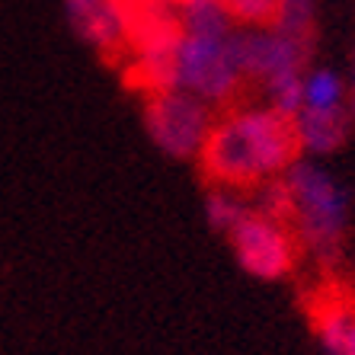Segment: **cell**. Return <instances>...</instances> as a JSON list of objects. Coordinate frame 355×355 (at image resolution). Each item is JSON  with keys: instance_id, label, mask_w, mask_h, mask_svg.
Returning a JSON list of instances; mask_svg holds the SVG:
<instances>
[{"instance_id": "cell-5", "label": "cell", "mask_w": 355, "mask_h": 355, "mask_svg": "<svg viewBox=\"0 0 355 355\" xmlns=\"http://www.w3.org/2000/svg\"><path fill=\"white\" fill-rule=\"evenodd\" d=\"M227 240H231L234 257L243 266V272H250L253 279L263 282L285 279L297 263L295 234H291L288 221H279V218L250 211L227 234Z\"/></svg>"}, {"instance_id": "cell-10", "label": "cell", "mask_w": 355, "mask_h": 355, "mask_svg": "<svg viewBox=\"0 0 355 355\" xmlns=\"http://www.w3.org/2000/svg\"><path fill=\"white\" fill-rule=\"evenodd\" d=\"M180 26L182 33H198V35H231L240 26L227 13L221 0H180Z\"/></svg>"}, {"instance_id": "cell-14", "label": "cell", "mask_w": 355, "mask_h": 355, "mask_svg": "<svg viewBox=\"0 0 355 355\" xmlns=\"http://www.w3.org/2000/svg\"><path fill=\"white\" fill-rule=\"evenodd\" d=\"M285 33L297 35V39H307L314 35V0H282V13L279 23Z\"/></svg>"}, {"instance_id": "cell-15", "label": "cell", "mask_w": 355, "mask_h": 355, "mask_svg": "<svg viewBox=\"0 0 355 355\" xmlns=\"http://www.w3.org/2000/svg\"><path fill=\"white\" fill-rule=\"evenodd\" d=\"M349 103H352L349 112H355V58H352V93H349Z\"/></svg>"}, {"instance_id": "cell-1", "label": "cell", "mask_w": 355, "mask_h": 355, "mask_svg": "<svg viewBox=\"0 0 355 355\" xmlns=\"http://www.w3.org/2000/svg\"><path fill=\"white\" fill-rule=\"evenodd\" d=\"M297 154L295 119L275 112L269 103H240L215 119L198 160L215 186L250 189L282 176Z\"/></svg>"}, {"instance_id": "cell-13", "label": "cell", "mask_w": 355, "mask_h": 355, "mask_svg": "<svg viewBox=\"0 0 355 355\" xmlns=\"http://www.w3.org/2000/svg\"><path fill=\"white\" fill-rule=\"evenodd\" d=\"M240 29L275 26L282 13V0H221Z\"/></svg>"}, {"instance_id": "cell-2", "label": "cell", "mask_w": 355, "mask_h": 355, "mask_svg": "<svg viewBox=\"0 0 355 355\" xmlns=\"http://www.w3.org/2000/svg\"><path fill=\"white\" fill-rule=\"evenodd\" d=\"M291 196L288 224L307 250L330 259L343 243L349 221V198L336 180L314 160H295L282 173Z\"/></svg>"}, {"instance_id": "cell-11", "label": "cell", "mask_w": 355, "mask_h": 355, "mask_svg": "<svg viewBox=\"0 0 355 355\" xmlns=\"http://www.w3.org/2000/svg\"><path fill=\"white\" fill-rule=\"evenodd\" d=\"M250 211H253V202L234 186H211V192L205 196V218L221 234H231Z\"/></svg>"}, {"instance_id": "cell-4", "label": "cell", "mask_w": 355, "mask_h": 355, "mask_svg": "<svg viewBox=\"0 0 355 355\" xmlns=\"http://www.w3.org/2000/svg\"><path fill=\"white\" fill-rule=\"evenodd\" d=\"M215 106L186 90L166 87L144 96V128L150 141L173 160H198L215 128Z\"/></svg>"}, {"instance_id": "cell-16", "label": "cell", "mask_w": 355, "mask_h": 355, "mask_svg": "<svg viewBox=\"0 0 355 355\" xmlns=\"http://www.w3.org/2000/svg\"><path fill=\"white\" fill-rule=\"evenodd\" d=\"M132 7H138V3H148V0H128ZM170 3H180V0H170Z\"/></svg>"}, {"instance_id": "cell-7", "label": "cell", "mask_w": 355, "mask_h": 355, "mask_svg": "<svg viewBox=\"0 0 355 355\" xmlns=\"http://www.w3.org/2000/svg\"><path fill=\"white\" fill-rule=\"evenodd\" d=\"M67 23L93 51L116 58L128 51L135 7L128 0H64Z\"/></svg>"}, {"instance_id": "cell-12", "label": "cell", "mask_w": 355, "mask_h": 355, "mask_svg": "<svg viewBox=\"0 0 355 355\" xmlns=\"http://www.w3.org/2000/svg\"><path fill=\"white\" fill-rule=\"evenodd\" d=\"M346 80L330 67H314L301 77V99L307 109H336L346 106Z\"/></svg>"}, {"instance_id": "cell-8", "label": "cell", "mask_w": 355, "mask_h": 355, "mask_svg": "<svg viewBox=\"0 0 355 355\" xmlns=\"http://www.w3.org/2000/svg\"><path fill=\"white\" fill-rule=\"evenodd\" d=\"M349 125H352V112L346 106H336V109L301 106V112L295 116L297 144H301L304 154H314V157L333 154L349 138Z\"/></svg>"}, {"instance_id": "cell-6", "label": "cell", "mask_w": 355, "mask_h": 355, "mask_svg": "<svg viewBox=\"0 0 355 355\" xmlns=\"http://www.w3.org/2000/svg\"><path fill=\"white\" fill-rule=\"evenodd\" d=\"M237 49L247 83L266 90L279 80L304 74L311 42L285 33L282 26H259V29H237Z\"/></svg>"}, {"instance_id": "cell-9", "label": "cell", "mask_w": 355, "mask_h": 355, "mask_svg": "<svg viewBox=\"0 0 355 355\" xmlns=\"http://www.w3.org/2000/svg\"><path fill=\"white\" fill-rule=\"evenodd\" d=\"M314 327L327 355H355V301H327Z\"/></svg>"}, {"instance_id": "cell-3", "label": "cell", "mask_w": 355, "mask_h": 355, "mask_svg": "<svg viewBox=\"0 0 355 355\" xmlns=\"http://www.w3.org/2000/svg\"><path fill=\"white\" fill-rule=\"evenodd\" d=\"M247 83L237 49V33H182L173 51V87L205 99L208 106H231Z\"/></svg>"}]
</instances>
